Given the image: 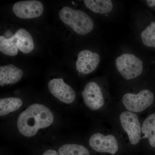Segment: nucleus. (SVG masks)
Listing matches in <instances>:
<instances>
[{"label": "nucleus", "instance_id": "f257e3e1", "mask_svg": "<svg viewBox=\"0 0 155 155\" xmlns=\"http://www.w3.org/2000/svg\"><path fill=\"white\" fill-rule=\"evenodd\" d=\"M54 120V114L48 107L34 104L28 106L19 115L17 121V128L22 135L32 137L40 129L50 127Z\"/></svg>", "mask_w": 155, "mask_h": 155}, {"label": "nucleus", "instance_id": "f03ea898", "mask_svg": "<svg viewBox=\"0 0 155 155\" xmlns=\"http://www.w3.org/2000/svg\"><path fill=\"white\" fill-rule=\"evenodd\" d=\"M59 15L62 22L80 35L87 34L94 28V22L91 17L81 10L65 6L60 11Z\"/></svg>", "mask_w": 155, "mask_h": 155}, {"label": "nucleus", "instance_id": "7ed1b4c3", "mask_svg": "<svg viewBox=\"0 0 155 155\" xmlns=\"http://www.w3.org/2000/svg\"><path fill=\"white\" fill-rule=\"evenodd\" d=\"M115 65L120 75L127 80L137 78L143 71V62L131 53H123L118 56L115 61Z\"/></svg>", "mask_w": 155, "mask_h": 155}, {"label": "nucleus", "instance_id": "20e7f679", "mask_svg": "<svg viewBox=\"0 0 155 155\" xmlns=\"http://www.w3.org/2000/svg\"><path fill=\"white\" fill-rule=\"evenodd\" d=\"M154 99L153 93L147 89L142 90L137 94L127 93L122 97V101L127 111L140 113L150 107Z\"/></svg>", "mask_w": 155, "mask_h": 155}, {"label": "nucleus", "instance_id": "39448f33", "mask_svg": "<svg viewBox=\"0 0 155 155\" xmlns=\"http://www.w3.org/2000/svg\"><path fill=\"white\" fill-rule=\"evenodd\" d=\"M122 128L128 135L130 143L138 144L140 140L141 127L138 116L133 112L125 111L119 116Z\"/></svg>", "mask_w": 155, "mask_h": 155}, {"label": "nucleus", "instance_id": "423d86ee", "mask_svg": "<svg viewBox=\"0 0 155 155\" xmlns=\"http://www.w3.org/2000/svg\"><path fill=\"white\" fill-rule=\"evenodd\" d=\"M82 95L84 104L91 110H99L104 104V98L101 89L94 81L87 84L82 91Z\"/></svg>", "mask_w": 155, "mask_h": 155}, {"label": "nucleus", "instance_id": "0eeeda50", "mask_svg": "<svg viewBox=\"0 0 155 155\" xmlns=\"http://www.w3.org/2000/svg\"><path fill=\"white\" fill-rule=\"evenodd\" d=\"M89 144L97 152L107 153L114 155L119 150L117 139L112 134L105 136L101 133H95L89 138Z\"/></svg>", "mask_w": 155, "mask_h": 155}, {"label": "nucleus", "instance_id": "6e6552de", "mask_svg": "<svg viewBox=\"0 0 155 155\" xmlns=\"http://www.w3.org/2000/svg\"><path fill=\"white\" fill-rule=\"evenodd\" d=\"M13 12L22 19L37 18L43 13L44 6L41 2L36 0L20 1L13 6Z\"/></svg>", "mask_w": 155, "mask_h": 155}, {"label": "nucleus", "instance_id": "1a4fd4ad", "mask_svg": "<svg viewBox=\"0 0 155 155\" xmlns=\"http://www.w3.org/2000/svg\"><path fill=\"white\" fill-rule=\"evenodd\" d=\"M48 88L51 93L62 102L70 104L75 101V91L62 78H54L50 80L48 83Z\"/></svg>", "mask_w": 155, "mask_h": 155}, {"label": "nucleus", "instance_id": "9d476101", "mask_svg": "<svg viewBox=\"0 0 155 155\" xmlns=\"http://www.w3.org/2000/svg\"><path fill=\"white\" fill-rule=\"evenodd\" d=\"M101 57L98 53L90 50L81 51L78 55L76 68L78 72L83 75L91 73L99 65Z\"/></svg>", "mask_w": 155, "mask_h": 155}, {"label": "nucleus", "instance_id": "9b49d317", "mask_svg": "<svg viewBox=\"0 0 155 155\" xmlns=\"http://www.w3.org/2000/svg\"><path fill=\"white\" fill-rule=\"evenodd\" d=\"M10 38L18 50L24 54H28L34 49L33 38L29 32L24 28L18 29Z\"/></svg>", "mask_w": 155, "mask_h": 155}, {"label": "nucleus", "instance_id": "f8f14e48", "mask_svg": "<svg viewBox=\"0 0 155 155\" xmlns=\"http://www.w3.org/2000/svg\"><path fill=\"white\" fill-rule=\"evenodd\" d=\"M23 72L13 64L0 67V86L17 83L22 78Z\"/></svg>", "mask_w": 155, "mask_h": 155}, {"label": "nucleus", "instance_id": "ddd939ff", "mask_svg": "<svg viewBox=\"0 0 155 155\" xmlns=\"http://www.w3.org/2000/svg\"><path fill=\"white\" fill-rule=\"evenodd\" d=\"M84 3L89 10L96 14H109L114 8V4L110 0H85Z\"/></svg>", "mask_w": 155, "mask_h": 155}, {"label": "nucleus", "instance_id": "4468645a", "mask_svg": "<svg viewBox=\"0 0 155 155\" xmlns=\"http://www.w3.org/2000/svg\"><path fill=\"white\" fill-rule=\"evenodd\" d=\"M22 100L15 97L4 98L0 100V116H4L19 110L22 106Z\"/></svg>", "mask_w": 155, "mask_h": 155}, {"label": "nucleus", "instance_id": "2eb2a0df", "mask_svg": "<svg viewBox=\"0 0 155 155\" xmlns=\"http://www.w3.org/2000/svg\"><path fill=\"white\" fill-rule=\"evenodd\" d=\"M141 131L147 138L150 145L155 147V114H151L145 119L141 127Z\"/></svg>", "mask_w": 155, "mask_h": 155}, {"label": "nucleus", "instance_id": "dca6fc26", "mask_svg": "<svg viewBox=\"0 0 155 155\" xmlns=\"http://www.w3.org/2000/svg\"><path fill=\"white\" fill-rule=\"evenodd\" d=\"M58 153L59 155H90L85 147L75 143L63 145L59 148Z\"/></svg>", "mask_w": 155, "mask_h": 155}, {"label": "nucleus", "instance_id": "f3484780", "mask_svg": "<svg viewBox=\"0 0 155 155\" xmlns=\"http://www.w3.org/2000/svg\"><path fill=\"white\" fill-rule=\"evenodd\" d=\"M140 39L145 46L155 48V21L151 22L141 31Z\"/></svg>", "mask_w": 155, "mask_h": 155}, {"label": "nucleus", "instance_id": "a211bd4d", "mask_svg": "<svg viewBox=\"0 0 155 155\" xmlns=\"http://www.w3.org/2000/svg\"><path fill=\"white\" fill-rule=\"evenodd\" d=\"M0 51L6 55L15 56L18 54V49L14 45L10 38H7L4 36H1Z\"/></svg>", "mask_w": 155, "mask_h": 155}, {"label": "nucleus", "instance_id": "6ab92c4d", "mask_svg": "<svg viewBox=\"0 0 155 155\" xmlns=\"http://www.w3.org/2000/svg\"><path fill=\"white\" fill-rule=\"evenodd\" d=\"M42 155H59L58 153L53 150H48L45 151Z\"/></svg>", "mask_w": 155, "mask_h": 155}, {"label": "nucleus", "instance_id": "aec40b11", "mask_svg": "<svg viewBox=\"0 0 155 155\" xmlns=\"http://www.w3.org/2000/svg\"><path fill=\"white\" fill-rule=\"evenodd\" d=\"M147 5L151 8H153L155 6V0H147L146 1Z\"/></svg>", "mask_w": 155, "mask_h": 155}]
</instances>
